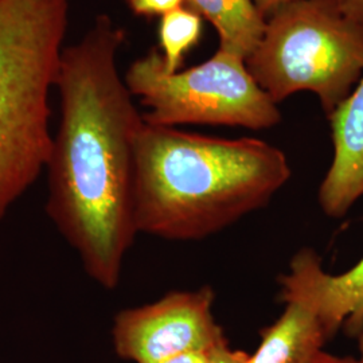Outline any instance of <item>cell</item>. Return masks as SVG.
I'll return each instance as SVG.
<instances>
[{
  "instance_id": "1",
  "label": "cell",
  "mask_w": 363,
  "mask_h": 363,
  "mask_svg": "<svg viewBox=\"0 0 363 363\" xmlns=\"http://www.w3.org/2000/svg\"><path fill=\"white\" fill-rule=\"evenodd\" d=\"M125 30L99 15L65 46L60 123L46 166V214L93 283L113 291L138 235L135 151L143 113L117 69Z\"/></svg>"
},
{
  "instance_id": "2",
  "label": "cell",
  "mask_w": 363,
  "mask_h": 363,
  "mask_svg": "<svg viewBox=\"0 0 363 363\" xmlns=\"http://www.w3.org/2000/svg\"><path fill=\"white\" fill-rule=\"evenodd\" d=\"M291 175L286 154L264 140L144 121L135 151L136 232L167 241L208 238L267 206Z\"/></svg>"
},
{
  "instance_id": "3",
  "label": "cell",
  "mask_w": 363,
  "mask_h": 363,
  "mask_svg": "<svg viewBox=\"0 0 363 363\" xmlns=\"http://www.w3.org/2000/svg\"><path fill=\"white\" fill-rule=\"evenodd\" d=\"M69 0H0V222L46 169Z\"/></svg>"
},
{
  "instance_id": "4",
  "label": "cell",
  "mask_w": 363,
  "mask_h": 363,
  "mask_svg": "<svg viewBox=\"0 0 363 363\" xmlns=\"http://www.w3.org/2000/svg\"><path fill=\"white\" fill-rule=\"evenodd\" d=\"M245 62L276 104L312 91L330 117L363 77V23L340 13L333 0H295L267 18Z\"/></svg>"
},
{
  "instance_id": "5",
  "label": "cell",
  "mask_w": 363,
  "mask_h": 363,
  "mask_svg": "<svg viewBox=\"0 0 363 363\" xmlns=\"http://www.w3.org/2000/svg\"><path fill=\"white\" fill-rule=\"evenodd\" d=\"M124 81L151 125H228L269 130L281 112L247 70L244 58L217 50L201 65L167 73L162 54L151 49L130 64Z\"/></svg>"
},
{
  "instance_id": "6",
  "label": "cell",
  "mask_w": 363,
  "mask_h": 363,
  "mask_svg": "<svg viewBox=\"0 0 363 363\" xmlns=\"http://www.w3.org/2000/svg\"><path fill=\"white\" fill-rule=\"evenodd\" d=\"M214 291H172L163 298L117 312L112 343L117 357L133 363H164L206 352L226 339L214 319Z\"/></svg>"
},
{
  "instance_id": "7",
  "label": "cell",
  "mask_w": 363,
  "mask_h": 363,
  "mask_svg": "<svg viewBox=\"0 0 363 363\" xmlns=\"http://www.w3.org/2000/svg\"><path fill=\"white\" fill-rule=\"evenodd\" d=\"M279 284L286 308L261 331V343L247 363H310L337 335L307 286L289 273L279 277Z\"/></svg>"
},
{
  "instance_id": "8",
  "label": "cell",
  "mask_w": 363,
  "mask_h": 363,
  "mask_svg": "<svg viewBox=\"0 0 363 363\" xmlns=\"http://www.w3.org/2000/svg\"><path fill=\"white\" fill-rule=\"evenodd\" d=\"M327 118L334 159L319 189V205L325 216L342 218L363 196V77Z\"/></svg>"
},
{
  "instance_id": "9",
  "label": "cell",
  "mask_w": 363,
  "mask_h": 363,
  "mask_svg": "<svg viewBox=\"0 0 363 363\" xmlns=\"http://www.w3.org/2000/svg\"><path fill=\"white\" fill-rule=\"evenodd\" d=\"M289 272L311 291L330 325L347 337L363 331V259L347 272H325L319 255L310 247L300 249L289 262Z\"/></svg>"
},
{
  "instance_id": "10",
  "label": "cell",
  "mask_w": 363,
  "mask_h": 363,
  "mask_svg": "<svg viewBox=\"0 0 363 363\" xmlns=\"http://www.w3.org/2000/svg\"><path fill=\"white\" fill-rule=\"evenodd\" d=\"M186 6L216 28L220 50L235 54L245 61L264 35L267 18L253 0H186Z\"/></svg>"
},
{
  "instance_id": "11",
  "label": "cell",
  "mask_w": 363,
  "mask_h": 363,
  "mask_svg": "<svg viewBox=\"0 0 363 363\" xmlns=\"http://www.w3.org/2000/svg\"><path fill=\"white\" fill-rule=\"evenodd\" d=\"M202 21L203 18L187 6L160 16L157 30L159 52L167 73H177L183 57L199 42Z\"/></svg>"
},
{
  "instance_id": "12",
  "label": "cell",
  "mask_w": 363,
  "mask_h": 363,
  "mask_svg": "<svg viewBox=\"0 0 363 363\" xmlns=\"http://www.w3.org/2000/svg\"><path fill=\"white\" fill-rule=\"evenodd\" d=\"M130 11L139 16H163L182 6L186 0H127Z\"/></svg>"
},
{
  "instance_id": "13",
  "label": "cell",
  "mask_w": 363,
  "mask_h": 363,
  "mask_svg": "<svg viewBox=\"0 0 363 363\" xmlns=\"http://www.w3.org/2000/svg\"><path fill=\"white\" fill-rule=\"evenodd\" d=\"M247 359L249 354L245 351L233 350L226 337L205 352L202 363H247Z\"/></svg>"
},
{
  "instance_id": "14",
  "label": "cell",
  "mask_w": 363,
  "mask_h": 363,
  "mask_svg": "<svg viewBox=\"0 0 363 363\" xmlns=\"http://www.w3.org/2000/svg\"><path fill=\"white\" fill-rule=\"evenodd\" d=\"M339 11L351 21L363 23V0H333Z\"/></svg>"
},
{
  "instance_id": "15",
  "label": "cell",
  "mask_w": 363,
  "mask_h": 363,
  "mask_svg": "<svg viewBox=\"0 0 363 363\" xmlns=\"http://www.w3.org/2000/svg\"><path fill=\"white\" fill-rule=\"evenodd\" d=\"M253 1H255L256 7L259 9V13H262L265 18H268L280 7L286 6L291 1H295V0H253Z\"/></svg>"
},
{
  "instance_id": "16",
  "label": "cell",
  "mask_w": 363,
  "mask_h": 363,
  "mask_svg": "<svg viewBox=\"0 0 363 363\" xmlns=\"http://www.w3.org/2000/svg\"><path fill=\"white\" fill-rule=\"evenodd\" d=\"M310 363H361L359 359H355L352 357H337L322 351L319 355H316Z\"/></svg>"
},
{
  "instance_id": "17",
  "label": "cell",
  "mask_w": 363,
  "mask_h": 363,
  "mask_svg": "<svg viewBox=\"0 0 363 363\" xmlns=\"http://www.w3.org/2000/svg\"><path fill=\"white\" fill-rule=\"evenodd\" d=\"M205 357V352H194V354H186L178 358H174L171 361L164 363H202Z\"/></svg>"
},
{
  "instance_id": "18",
  "label": "cell",
  "mask_w": 363,
  "mask_h": 363,
  "mask_svg": "<svg viewBox=\"0 0 363 363\" xmlns=\"http://www.w3.org/2000/svg\"><path fill=\"white\" fill-rule=\"evenodd\" d=\"M358 339V350H359V362L363 363V331L359 334Z\"/></svg>"
}]
</instances>
